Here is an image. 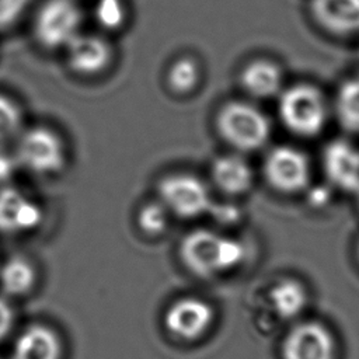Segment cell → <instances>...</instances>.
I'll return each mask as SVG.
<instances>
[{
  "label": "cell",
  "mask_w": 359,
  "mask_h": 359,
  "mask_svg": "<svg viewBox=\"0 0 359 359\" xmlns=\"http://www.w3.org/2000/svg\"><path fill=\"white\" fill-rule=\"evenodd\" d=\"M178 257L194 276L213 279L240 266L245 258V247L237 238L209 229H195L181 240Z\"/></svg>",
  "instance_id": "obj_1"
},
{
  "label": "cell",
  "mask_w": 359,
  "mask_h": 359,
  "mask_svg": "<svg viewBox=\"0 0 359 359\" xmlns=\"http://www.w3.org/2000/svg\"><path fill=\"white\" fill-rule=\"evenodd\" d=\"M13 156L18 168L38 177H53L67 165V146L63 136L48 125L24 126L14 140Z\"/></svg>",
  "instance_id": "obj_2"
},
{
  "label": "cell",
  "mask_w": 359,
  "mask_h": 359,
  "mask_svg": "<svg viewBox=\"0 0 359 359\" xmlns=\"http://www.w3.org/2000/svg\"><path fill=\"white\" fill-rule=\"evenodd\" d=\"M219 136L238 151H254L265 146L271 136L268 116L245 101L223 104L215 119Z\"/></svg>",
  "instance_id": "obj_3"
},
{
  "label": "cell",
  "mask_w": 359,
  "mask_h": 359,
  "mask_svg": "<svg viewBox=\"0 0 359 359\" xmlns=\"http://www.w3.org/2000/svg\"><path fill=\"white\" fill-rule=\"evenodd\" d=\"M278 114L289 132L302 137H313L324 129L328 108L318 87L310 83H296L280 93Z\"/></svg>",
  "instance_id": "obj_4"
},
{
  "label": "cell",
  "mask_w": 359,
  "mask_h": 359,
  "mask_svg": "<svg viewBox=\"0 0 359 359\" xmlns=\"http://www.w3.org/2000/svg\"><path fill=\"white\" fill-rule=\"evenodd\" d=\"M81 25L83 10L76 0H43L34 14L32 35L45 50H63Z\"/></svg>",
  "instance_id": "obj_5"
},
{
  "label": "cell",
  "mask_w": 359,
  "mask_h": 359,
  "mask_svg": "<svg viewBox=\"0 0 359 359\" xmlns=\"http://www.w3.org/2000/svg\"><path fill=\"white\" fill-rule=\"evenodd\" d=\"M280 359H338L339 344L321 320L300 318L287 325L279 345Z\"/></svg>",
  "instance_id": "obj_6"
},
{
  "label": "cell",
  "mask_w": 359,
  "mask_h": 359,
  "mask_svg": "<svg viewBox=\"0 0 359 359\" xmlns=\"http://www.w3.org/2000/svg\"><path fill=\"white\" fill-rule=\"evenodd\" d=\"M216 323V310L199 296H180L172 300L164 314L163 327L168 337L180 344H195L203 339Z\"/></svg>",
  "instance_id": "obj_7"
},
{
  "label": "cell",
  "mask_w": 359,
  "mask_h": 359,
  "mask_svg": "<svg viewBox=\"0 0 359 359\" xmlns=\"http://www.w3.org/2000/svg\"><path fill=\"white\" fill-rule=\"evenodd\" d=\"M163 206L180 219H194L209 212L212 196L208 185L196 175L174 172L163 177L157 185Z\"/></svg>",
  "instance_id": "obj_8"
},
{
  "label": "cell",
  "mask_w": 359,
  "mask_h": 359,
  "mask_svg": "<svg viewBox=\"0 0 359 359\" xmlns=\"http://www.w3.org/2000/svg\"><path fill=\"white\" fill-rule=\"evenodd\" d=\"M265 181L278 192L297 194L309 188L311 167L307 154L293 146L272 147L262 164Z\"/></svg>",
  "instance_id": "obj_9"
},
{
  "label": "cell",
  "mask_w": 359,
  "mask_h": 359,
  "mask_svg": "<svg viewBox=\"0 0 359 359\" xmlns=\"http://www.w3.org/2000/svg\"><path fill=\"white\" fill-rule=\"evenodd\" d=\"M42 205L27 191L6 184L0 187V234L18 237L31 234L43 223Z\"/></svg>",
  "instance_id": "obj_10"
},
{
  "label": "cell",
  "mask_w": 359,
  "mask_h": 359,
  "mask_svg": "<svg viewBox=\"0 0 359 359\" xmlns=\"http://www.w3.org/2000/svg\"><path fill=\"white\" fill-rule=\"evenodd\" d=\"M67 67L80 77H97L107 72L114 60V46L101 34L80 32L63 49Z\"/></svg>",
  "instance_id": "obj_11"
},
{
  "label": "cell",
  "mask_w": 359,
  "mask_h": 359,
  "mask_svg": "<svg viewBox=\"0 0 359 359\" xmlns=\"http://www.w3.org/2000/svg\"><path fill=\"white\" fill-rule=\"evenodd\" d=\"M309 290L306 285L292 276L275 280L266 290L265 306L271 321L292 324L300 318L309 306Z\"/></svg>",
  "instance_id": "obj_12"
},
{
  "label": "cell",
  "mask_w": 359,
  "mask_h": 359,
  "mask_svg": "<svg viewBox=\"0 0 359 359\" xmlns=\"http://www.w3.org/2000/svg\"><path fill=\"white\" fill-rule=\"evenodd\" d=\"M323 170L332 187L355 194L359 188V149L346 139H332L323 149Z\"/></svg>",
  "instance_id": "obj_13"
},
{
  "label": "cell",
  "mask_w": 359,
  "mask_h": 359,
  "mask_svg": "<svg viewBox=\"0 0 359 359\" xmlns=\"http://www.w3.org/2000/svg\"><path fill=\"white\" fill-rule=\"evenodd\" d=\"M314 21L338 36L359 32V0H310Z\"/></svg>",
  "instance_id": "obj_14"
},
{
  "label": "cell",
  "mask_w": 359,
  "mask_h": 359,
  "mask_svg": "<svg viewBox=\"0 0 359 359\" xmlns=\"http://www.w3.org/2000/svg\"><path fill=\"white\" fill-rule=\"evenodd\" d=\"M63 345L52 328L32 324L21 331L13 345L11 359H62Z\"/></svg>",
  "instance_id": "obj_15"
},
{
  "label": "cell",
  "mask_w": 359,
  "mask_h": 359,
  "mask_svg": "<svg viewBox=\"0 0 359 359\" xmlns=\"http://www.w3.org/2000/svg\"><path fill=\"white\" fill-rule=\"evenodd\" d=\"M210 174L215 187L229 196L243 195L254 184L252 168L238 154H223L215 158Z\"/></svg>",
  "instance_id": "obj_16"
},
{
  "label": "cell",
  "mask_w": 359,
  "mask_h": 359,
  "mask_svg": "<svg viewBox=\"0 0 359 359\" xmlns=\"http://www.w3.org/2000/svg\"><path fill=\"white\" fill-rule=\"evenodd\" d=\"M240 84L252 97L269 98L282 87V70L272 60L255 59L243 67Z\"/></svg>",
  "instance_id": "obj_17"
},
{
  "label": "cell",
  "mask_w": 359,
  "mask_h": 359,
  "mask_svg": "<svg viewBox=\"0 0 359 359\" xmlns=\"http://www.w3.org/2000/svg\"><path fill=\"white\" fill-rule=\"evenodd\" d=\"M36 266L25 255H11L0 265V287L11 297L28 294L36 285Z\"/></svg>",
  "instance_id": "obj_18"
},
{
  "label": "cell",
  "mask_w": 359,
  "mask_h": 359,
  "mask_svg": "<svg viewBox=\"0 0 359 359\" xmlns=\"http://www.w3.org/2000/svg\"><path fill=\"white\" fill-rule=\"evenodd\" d=\"M334 108L341 128L349 133H359V76L341 83Z\"/></svg>",
  "instance_id": "obj_19"
},
{
  "label": "cell",
  "mask_w": 359,
  "mask_h": 359,
  "mask_svg": "<svg viewBox=\"0 0 359 359\" xmlns=\"http://www.w3.org/2000/svg\"><path fill=\"white\" fill-rule=\"evenodd\" d=\"M21 105L10 95L0 93V147L14 143L25 126Z\"/></svg>",
  "instance_id": "obj_20"
},
{
  "label": "cell",
  "mask_w": 359,
  "mask_h": 359,
  "mask_svg": "<svg viewBox=\"0 0 359 359\" xmlns=\"http://www.w3.org/2000/svg\"><path fill=\"white\" fill-rule=\"evenodd\" d=\"M201 79L199 65L195 59L184 56L172 62L168 67L167 83L168 87L177 94H188L198 87Z\"/></svg>",
  "instance_id": "obj_21"
},
{
  "label": "cell",
  "mask_w": 359,
  "mask_h": 359,
  "mask_svg": "<svg viewBox=\"0 0 359 359\" xmlns=\"http://www.w3.org/2000/svg\"><path fill=\"white\" fill-rule=\"evenodd\" d=\"M136 224L146 236H160L168 227V210L160 201L146 202L137 210Z\"/></svg>",
  "instance_id": "obj_22"
},
{
  "label": "cell",
  "mask_w": 359,
  "mask_h": 359,
  "mask_svg": "<svg viewBox=\"0 0 359 359\" xmlns=\"http://www.w3.org/2000/svg\"><path fill=\"white\" fill-rule=\"evenodd\" d=\"M94 20L105 31H118L126 21V6L123 0H97L94 4Z\"/></svg>",
  "instance_id": "obj_23"
},
{
  "label": "cell",
  "mask_w": 359,
  "mask_h": 359,
  "mask_svg": "<svg viewBox=\"0 0 359 359\" xmlns=\"http://www.w3.org/2000/svg\"><path fill=\"white\" fill-rule=\"evenodd\" d=\"M29 4L31 0H0V32L15 27Z\"/></svg>",
  "instance_id": "obj_24"
},
{
  "label": "cell",
  "mask_w": 359,
  "mask_h": 359,
  "mask_svg": "<svg viewBox=\"0 0 359 359\" xmlns=\"http://www.w3.org/2000/svg\"><path fill=\"white\" fill-rule=\"evenodd\" d=\"M208 213H212L215 220L220 224H234L240 219V209L236 205L223 203V205H215L212 203Z\"/></svg>",
  "instance_id": "obj_25"
},
{
  "label": "cell",
  "mask_w": 359,
  "mask_h": 359,
  "mask_svg": "<svg viewBox=\"0 0 359 359\" xmlns=\"http://www.w3.org/2000/svg\"><path fill=\"white\" fill-rule=\"evenodd\" d=\"M18 168L17 161L11 154L4 151V147H0V187L6 184H11L13 174Z\"/></svg>",
  "instance_id": "obj_26"
},
{
  "label": "cell",
  "mask_w": 359,
  "mask_h": 359,
  "mask_svg": "<svg viewBox=\"0 0 359 359\" xmlns=\"http://www.w3.org/2000/svg\"><path fill=\"white\" fill-rule=\"evenodd\" d=\"M14 325V310L8 300L0 297V342L10 334Z\"/></svg>",
  "instance_id": "obj_27"
},
{
  "label": "cell",
  "mask_w": 359,
  "mask_h": 359,
  "mask_svg": "<svg viewBox=\"0 0 359 359\" xmlns=\"http://www.w3.org/2000/svg\"><path fill=\"white\" fill-rule=\"evenodd\" d=\"M330 199V192L327 188H321V187H316L311 188L310 191V196H309V202L311 206L320 208L324 206Z\"/></svg>",
  "instance_id": "obj_28"
},
{
  "label": "cell",
  "mask_w": 359,
  "mask_h": 359,
  "mask_svg": "<svg viewBox=\"0 0 359 359\" xmlns=\"http://www.w3.org/2000/svg\"><path fill=\"white\" fill-rule=\"evenodd\" d=\"M355 195H356V201H358V208H359V188H358V191L355 192Z\"/></svg>",
  "instance_id": "obj_29"
},
{
  "label": "cell",
  "mask_w": 359,
  "mask_h": 359,
  "mask_svg": "<svg viewBox=\"0 0 359 359\" xmlns=\"http://www.w3.org/2000/svg\"><path fill=\"white\" fill-rule=\"evenodd\" d=\"M356 257H358V259H359V241H358V244H356Z\"/></svg>",
  "instance_id": "obj_30"
},
{
  "label": "cell",
  "mask_w": 359,
  "mask_h": 359,
  "mask_svg": "<svg viewBox=\"0 0 359 359\" xmlns=\"http://www.w3.org/2000/svg\"><path fill=\"white\" fill-rule=\"evenodd\" d=\"M0 359H3V358H0Z\"/></svg>",
  "instance_id": "obj_31"
}]
</instances>
